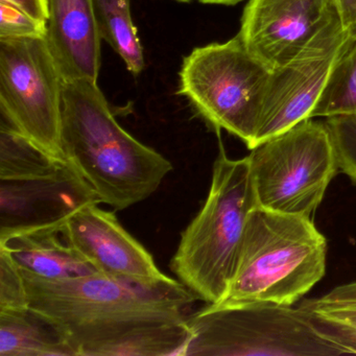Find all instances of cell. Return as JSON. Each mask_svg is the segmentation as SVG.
Wrapping results in <instances>:
<instances>
[{
	"label": "cell",
	"mask_w": 356,
	"mask_h": 356,
	"mask_svg": "<svg viewBox=\"0 0 356 356\" xmlns=\"http://www.w3.org/2000/svg\"><path fill=\"white\" fill-rule=\"evenodd\" d=\"M343 26L349 30L356 18V0H333Z\"/></svg>",
	"instance_id": "obj_25"
},
{
	"label": "cell",
	"mask_w": 356,
	"mask_h": 356,
	"mask_svg": "<svg viewBox=\"0 0 356 356\" xmlns=\"http://www.w3.org/2000/svg\"><path fill=\"white\" fill-rule=\"evenodd\" d=\"M199 1L206 5L234 6L245 0H199Z\"/></svg>",
	"instance_id": "obj_26"
},
{
	"label": "cell",
	"mask_w": 356,
	"mask_h": 356,
	"mask_svg": "<svg viewBox=\"0 0 356 356\" xmlns=\"http://www.w3.org/2000/svg\"><path fill=\"white\" fill-rule=\"evenodd\" d=\"M304 312V310H303ZM316 332L343 354H356V331L307 314Z\"/></svg>",
	"instance_id": "obj_23"
},
{
	"label": "cell",
	"mask_w": 356,
	"mask_h": 356,
	"mask_svg": "<svg viewBox=\"0 0 356 356\" xmlns=\"http://www.w3.org/2000/svg\"><path fill=\"white\" fill-rule=\"evenodd\" d=\"M349 39L337 13L291 61L270 72L250 149L309 120Z\"/></svg>",
	"instance_id": "obj_9"
},
{
	"label": "cell",
	"mask_w": 356,
	"mask_h": 356,
	"mask_svg": "<svg viewBox=\"0 0 356 356\" xmlns=\"http://www.w3.org/2000/svg\"><path fill=\"white\" fill-rule=\"evenodd\" d=\"M102 40L120 56L129 72L145 70V55L131 14V0H93Z\"/></svg>",
	"instance_id": "obj_17"
},
{
	"label": "cell",
	"mask_w": 356,
	"mask_h": 356,
	"mask_svg": "<svg viewBox=\"0 0 356 356\" xmlns=\"http://www.w3.org/2000/svg\"><path fill=\"white\" fill-rule=\"evenodd\" d=\"M181 356H337L301 308L270 303L207 306L188 318Z\"/></svg>",
	"instance_id": "obj_5"
},
{
	"label": "cell",
	"mask_w": 356,
	"mask_h": 356,
	"mask_svg": "<svg viewBox=\"0 0 356 356\" xmlns=\"http://www.w3.org/2000/svg\"><path fill=\"white\" fill-rule=\"evenodd\" d=\"M302 310L356 331V281L339 285L316 299L305 300Z\"/></svg>",
	"instance_id": "obj_19"
},
{
	"label": "cell",
	"mask_w": 356,
	"mask_h": 356,
	"mask_svg": "<svg viewBox=\"0 0 356 356\" xmlns=\"http://www.w3.org/2000/svg\"><path fill=\"white\" fill-rule=\"evenodd\" d=\"M179 1H184V3H187V1H189V0H179Z\"/></svg>",
	"instance_id": "obj_28"
},
{
	"label": "cell",
	"mask_w": 356,
	"mask_h": 356,
	"mask_svg": "<svg viewBox=\"0 0 356 356\" xmlns=\"http://www.w3.org/2000/svg\"><path fill=\"white\" fill-rule=\"evenodd\" d=\"M325 122L334 143L339 170L356 184V115L334 116Z\"/></svg>",
	"instance_id": "obj_20"
},
{
	"label": "cell",
	"mask_w": 356,
	"mask_h": 356,
	"mask_svg": "<svg viewBox=\"0 0 356 356\" xmlns=\"http://www.w3.org/2000/svg\"><path fill=\"white\" fill-rule=\"evenodd\" d=\"M337 13L333 0H249L238 35L273 72L291 61Z\"/></svg>",
	"instance_id": "obj_10"
},
{
	"label": "cell",
	"mask_w": 356,
	"mask_h": 356,
	"mask_svg": "<svg viewBox=\"0 0 356 356\" xmlns=\"http://www.w3.org/2000/svg\"><path fill=\"white\" fill-rule=\"evenodd\" d=\"M68 163L41 149L10 124L0 130V180L24 181L51 176Z\"/></svg>",
	"instance_id": "obj_16"
},
{
	"label": "cell",
	"mask_w": 356,
	"mask_h": 356,
	"mask_svg": "<svg viewBox=\"0 0 356 356\" xmlns=\"http://www.w3.org/2000/svg\"><path fill=\"white\" fill-rule=\"evenodd\" d=\"M61 140L65 159L115 210L145 201L172 170L170 160L118 124L91 81L64 82Z\"/></svg>",
	"instance_id": "obj_2"
},
{
	"label": "cell",
	"mask_w": 356,
	"mask_h": 356,
	"mask_svg": "<svg viewBox=\"0 0 356 356\" xmlns=\"http://www.w3.org/2000/svg\"><path fill=\"white\" fill-rule=\"evenodd\" d=\"M349 35L350 38L356 39V18L355 20H354L353 24H352V26H350Z\"/></svg>",
	"instance_id": "obj_27"
},
{
	"label": "cell",
	"mask_w": 356,
	"mask_h": 356,
	"mask_svg": "<svg viewBox=\"0 0 356 356\" xmlns=\"http://www.w3.org/2000/svg\"><path fill=\"white\" fill-rule=\"evenodd\" d=\"M0 356H74L55 325L31 308L0 310Z\"/></svg>",
	"instance_id": "obj_15"
},
{
	"label": "cell",
	"mask_w": 356,
	"mask_h": 356,
	"mask_svg": "<svg viewBox=\"0 0 356 356\" xmlns=\"http://www.w3.org/2000/svg\"><path fill=\"white\" fill-rule=\"evenodd\" d=\"M47 26L18 8L0 1V40L45 38Z\"/></svg>",
	"instance_id": "obj_22"
},
{
	"label": "cell",
	"mask_w": 356,
	"mask_h": 356,
	"mask_svg": "<svg viewBox=\"0 0 356 356\" xmlns=\"http://www.w3.org/2000/svg\"><path fill=\"white\" fill-rule=\"evenodd\" d=\"M99 205L83 206L66 220L62 232L68 243L102 274L141 284L168 280L152 254Z\"/></svg>",
	"instance_id": "obj_11"
},
{
	"label": "cell",
	"mask_w": 356,
	"mask_h": 356,
	"mask_svg": "<svg viewBox=\"0 0 356 356\" xmlns=\"http://www.w3.org/2000/svg\"><path fill=\"white\" fill-rule=\"evenodd\" d=\"M22 275L29 305L55 325L74 356H181L184 349L197 297L176 279L141 284L99 272L57 281Z\"/></svg>",
	"instance_id": "obj_1"
},
{
	"label": "cell",
	"mask_w": 356,
	"mask_h": 356,
	"mask_svg": "<svg viewBox=\"0 0 356 356\" xmlns=\"http://www.w3.org/2000/svg\"><path fill=\"white\" fill-rule=\"evenodd\" d=\"M10 3L47 26L49 17V0H0Z\"/></svg>",
	"instance_id": "obj_24"
},
{
	"label": "cell",
	"mask_w": 356,
	"mask_h": 356,
	"mask_svg": "<svg viewBox=\"0 0 356 356\" xmlns=\"http://www.w3.org/2000/svg\"><path fill=\"white\" fill-rule=\"evenodd\" d=\"M248 158L258 207L307 218L339 170L330 131L314 118L260 143Z\"/></svg>",
	"instance_id": "obj_7"
},
{
	"label": "cell",
	"mask_w": 356,
	"mask_h": 356,
	"mask_svg": "<svg viewBox=\"0 0 356 356\" xmlns=\"http://www.w3.org/2000/svg\"><path fill=\"white\" fill-rule=\"evenodd\" d=\"M0 183V238L22 231L62 227L83 206L102 204L70 162L51 176Z\"/></svg>",
	"instance_id": "obj_12"
},
{
	"label": "cell",
	"mask_w": 356,
	"mask_h": 356,
	"mask_svg": "<svg viewBox=\"0 0 356 356\" xmlns=\"http://www.w3.org/2000/svg\"><path fill=\"white\" fill-rule=\"evenodd\" d=\"M62 227L14 233L0 238V250L22 272L45 280H65L97 273L68 243Z\"/></svg>",
	"instance_id": "obj_14"
},
{
	"label": "cell",
	"mask_w": 356,
	"mask_h": 356,
	"mask_svg": "<svg viewBox=\"0 0 356 356\" xmlns=\"http://www.w3.org/2000/svg\"><path fill=\"white\" fill-rule=\"evenodd\" d=\"M63 86V76L45 38L0 40L3 118L41 149L66 160L61 140Z\"/></svg>",
	"instance_id": "obj_8"
},
{
	"label": "cell",
	"mask_w": 356,
	"mask_h": 356,
	"mask_svg": "<svg viewBox=\"0 0 356 356\" xmlns=\"http://www.w3.org/2000/svg\"><path fill=\"white\" fill-rule=\"evenodd\" d=\"M26 280L20 268L0 250V310L29 307Z\"/></svg>",
	"instance_id": "obj_21"
},
{
	"label": "cell",
	"mask_w": 356,
	"mask_h": 356,
	"mask_svg": "<svg viewBox=\"0 0 356 356\" xmlns=\"http://www.w3.org/2000/svg\"><path fill=\"white\" fill-rule=\"evenodd\" d=\"M47 45L64 82L97 83L101 70V35L93 0H49Z\"/></svg>",
	"instance_id": "obj_13"
},
{
	"label": "cell",
	"mask_w": 356,
	"mask_h": 356,
	"mask_svg": "<svg viewBox=\"0 0 356 356\" xmlns=\"http://www.w3.org/2000/svg\"><path fill=\"white\" fill-rule=\"evenodd\" d=\"M257 207L249 158L230 159L220 147L199 213L181 234L170 268L207 304L222 300L232 278L252 210Z\"/></svg>",
	"instance_id": "obj_4"
},
{
	"label": "cell",
	"mask_w": 356,
	"mask_h": 356,
	"mask_svg": "<svg viewBox=\"0 0 356 356\" xmlns=\"http://www.w3.org/2000/svg\"><path fill=\"white\" fill-rule=\"evenodd\" d=\"M270 70L238 34L225 43L197 47L183 60L179 95L216 130L253 145Z\"/></svg>",
	"instance_id": "obj_6"
},
{
	"label": "cell",
	"mask_w": 356,
	"mask_h": 356,
	"mask_svg": "<svg viewBox=\"0 0 356 356\" xmlns=\"http://www.w3.org/2000/svg\"><path fill=\"white\" fill-rule=\"evenodd\" d=\"M356 115V39L350 38L310 118Z\"/></svg>",
	"instance_id": "obj_18"
},
{
	"label": "cell",
	"mask_w": 356,
	"mask_h": 356,
	"mask_svg": "<svg viewBox=\"0 0 356 356\" xmlns=\"http://www.w3.org/2000/svg\"><path fill=\"white\" fill-rule=\"evenodd\" d=\"M327 241L312 218L252 210L236 264L218 305L293 306L326 272Z\"/></svg>",
	"instance_id": "obj_3"
}]
</instances>
